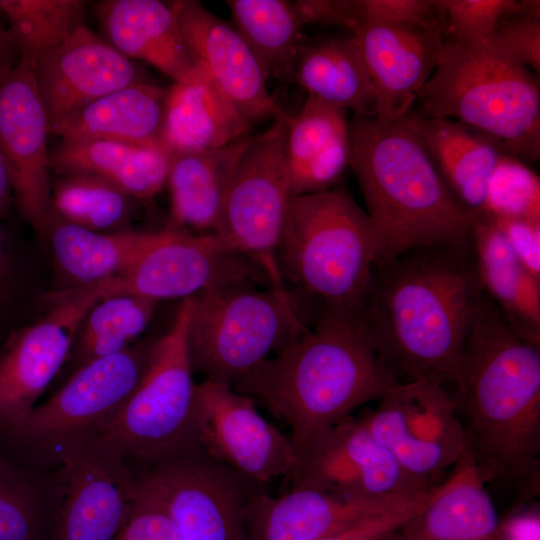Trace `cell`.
<instances>
[{
    "label": "cell",
    "mask_w": 540,
    "mask_h": 540,
    "mask_svg": "<svg viewBox=\"0 0 540 540\" xmlns=\"http://www.w3.org/2000/svg\"><path fill=\"white\" fill-rule=\"evenodd\" d=\"M191 299L181 300L168 330L152 342L146 369L119 412L93 437L148 465L197 446L196 383L187 346Z\"/></svg>",
    "instance_id": "cell-8"
},
{
    "label": "cell",
    "mask_w": 540,
    "mask_h": 540,
    "mask_svg": "<svg viewBox=\"0 0 540 540\" xmlns=\"http://www.w3.org/2000/svg\"><path fill=\"white\" fill-rule=\"evenodd\" d=\"M20 59V49L9 29L0 24V73L14 68Z\"/></svg>",
    "instance_id": "cell-49"
},
{
    "label": "cell",
    "mask_w": 540,
    "mask_h": 540,
    "mask_svg": "<svg viewBox=\"0 0 540 540\" xmlns=\"http://www.w3.org/2000/svg\"><path fill=\"white\" fill-rule=\"evenodd\" d=\"M194 418L202 450L250 481L264 487L293 472L297 452L289 435L268 422L250 396L204 379L195 387Z\"/></svg>",
    "instance_id": "cell-16"
},
{
    "label": "cell",
    "mask_w": 540,
    "mask_h": 540,
    "mask_svg": "<svg viewBox=\"0 0 540 540\" xmlns=\"http://www.w3.org/2000/svg\"><path fill=\"white\" fill-rule=\"evenodd\" d=\"M17 271L9 250L7 238L0 226V331L5 328L15 301Z\"/></svg>",
    "instance_id": "cell-48"
},
{
    "label": "cell",
    "mask_w": 540,
    "mask_h": 540,
    "mask_svg": "<svg viewBox=\"0 0 540 540\" xmlns=\"http://www.w3.org/2000/svg\"><path fill=\"white\" fill-rule=\"evenodd\" d=\"M157 231L95 232L68 223L51 210L45 230L60 270L79 288L113 278L128 269Z\"/></svg>",
    "instance_id": "cell-33"
},
{
    "label": "cell",
    "mask_w": 540,
    "mask_h": 540,
    "mask_svg": "<svg viewBox=\"0 0 540 540\" xmlns=\"http://www.w3.org/2000/svg\"><path fill=\"white\" fill-rule=\"evenodd\" d=\"M483 296L469 239L376 264L359 314L380 364L398 384L446 387Z\"/></svg>",
    "instance_id": "cell-1"
},
{
    "label": "cell",
    "mask_w": 540,
    "mask_h": 540,
    "mask_svg": "<svg viewBox=\"0 0 540 540\" xmlns=\"http://www.w3.org/2000/svg\"><path fill=\"white\" fill-rule=\"evenodd\" d=\"M235 284L270 287L263 272L225 247L213 233L194 234L172 226L154 240L123 273L106 280V296L129 294L155 302L191 298Z\"/></svg>",
    "instance_id": "cell-13"
},
{
    "label": "cell",
    "mask_w": 540,
    "mask_h": 540,
    "mask_svg": "<svg viewBox=\"0 0 540 540\" xmlns=\"http://www.w3.org/2000/svg\"><path fill=\"white\" fill-rule=\"evenodd\" d=\"M421 113L461 122L524 163L540 156V82L494 30L476 41L445 39L419 91Z\"/></svg>",
    "instance_id": "cell-6"
},
{
    "label": "cell",
    "mask_w": 540,
    "mask_h": 540,
    "mask_svg": "<svg viewBox=\"0 0 540 540\" xmlns=\"http://www.w3.org/2000/svg\"><path fill=\"white\" fill-rule=\"evenodd\" d=\"M187 346L194 372L234 387L309 325L290 294L253 284L191 297Z\"/></svg>",
    "instance_id": "cell-7"
},
{
    "label": "cell",
    "mask_w": 540,
    "mask_h": 540,
    "mask_svg": "<svg viewBox=\"0 0 540 540\" xmlns=\"http://www.w3.org/2000/svg\"><path fill=\"white\" fill-rule=\"evenodd\" d=\"M397 384L380 364L360 314L325 311L232 388L284 421L298 452Z\"/></svg>",
    "instance_id": "cell-3"
},
{
    "label": "cell",
    "mask_w": 540,
    "mask_h": 540,
    "mask_svg": "<svg viewBox=\"0 0 540 540\" xmlns=\"http://www.w3.org/2000/svg\"><path fill=\"white\" fill-rule=\"evenodd\" d=\"M355 37L378 99L376 117H404L429 80L444 45L440 31L363 24Z\"/></svg>",
    "instance_id": "cell-21"
},
{
    "label": "cell",
    "mask_w": 540,
    "mask_h": 540,
    "mask_svg": "<svg viewBox=\"0 0 540 540\" xmlns=\"http://www.w3.org/2000/svg\"><path fill=\"white\" fill-rule=\"evenodd\" d=\"M450 393L467 453L485 482L503 479L517 502L540 494V346L516 333L484 294Z\"/></svg>",
    "instance_id": "cell-2"
},
{
    "label": "cell",
    "mask_w": 540,
    "mask_h": 540,
    "mask_svg": "<svg viewBox=\"0 0 540 540\" xmlns=\"http://www.w3.org/2000/svg\"><path fill=\"white\" fill-rule=\"evenodd\" d=\"M358 420L404 471L430 485L467 453L454 400L440 384H397Z\"/></svg>",
    "instance_id": "cell-11"
},
{
    "label": "cell",
    "mask_w": 540,
    "mask_h": 540,
    "mask_svg": "<svg viewBox=\"0 0 540 540\" xmlns=\"http://www.w3.org/2000/svg\"><path fill=\"white\" fill-rule=\"evenodd\" d=\"M292 197L333 189L350 165L346 110L309 96L286 141Z\"/></svg>",
    "instance_id": "cell-25"
},
{
    "label": "cell",
    "mask_w": 540,
    "mask_h": 540,
    "mask_svg": "<svg viewBox=\"0 0 540 540\" xmlns=\"http://www.w3.org/2000/svg\"><path fill=\"white\" fill-rule=\"evenodd\" d=\"M249 138L215 149L172 153L166 181L172 227L213 233Z\"/></svg>",
    "instance_id": "cell-31"
},
{
    "label": "cell",
    "mask_w": 540,
    "mask_h": 540,
    "mask_svg": "<svg viewBox=\"0 0 540 540\" xmlns=\"http://www.w3.org/2000/svg\"><path fill=\"white\" fill-rule=\"evenodd\" d=\"M136 479L166 509L183 540H249L246 505L264 487L199 445L148 465Z\"/></svg>",
    "instance_id": "cell-10"
},
{
    "label": "cell",
    "mask_w": 540,
    "mask_h": 540,
    "mask_svg": "<svg viewBox=\"0 0 540 540\" xmlns=\"http://www.w3.org/2000/svg\"><path fill=\"white\" fill-rule=\"evenodd\" d=\"M186 44L208 74L250 123L284 115L267 88V75L236 27L201 2L170 4Z\"/></svg>",
    "instance_id": "cell-20"
},
{
    "label": "cell",
    "mask_w": 540,
    "mask_h": 540,
    "mask_svg": "<svg viewBox=\"0 0 540 540\" xmlns=\"http://www.w3.org/2000/svg\"><path fill=\"white\" fill-rule=\"evenodd\" d=\"M444 39L476 41L489 36L498 20L514 11L518 0H441Z\"/></svg>",
    "instance_id": "cell-40"
},
{
    "label": "cell",
    "mask_w": 540,
    "mask_h": 540,
    "mask_svg": "<svg viewBox=\"0 0 540 540\" xmlns=\"http://www.w3.org/2000/svg\"><path fill=\"white\" fill-rule=\"evenodd\" d=\"M104 40L126 58L145 61L174 82H192L206 69L192 53L169 4L105 0L94 5Z\"/></svg>",
    "instance_id": "cell-23"
},
{
    "label": "cell",
    "mask_w": 540,
    "mask_h": 540,
    "mask_svg": "<svg viewBox=\"0 0 540 540\" xmlns=\"http://www.w3.org/2000/svg\"><path fill=\"white\" fill-rule=\"evenodd\" d=\"M293 82L309 96L351 110L353 115H377V95L357 41L350 33L308 39L298 58Z\"/></svg>",
    "instance_id": "cell-32"
},
{
    "label": "cell",
    "mask_w": 540,
    "mask_h": 540,
    "mask_svg": "<svg viewBox=\"0 0 540 540\" xmlns=\"http://www.w3.org/2000/svg\"><path fill=\"white\" fill-rule=\"evenodd\" d=\"M470 240L484 293L516 333L540 346V279L524 267L488 215L475 217Z\"/></svg>",
    "instance_id": "cell-27"
},
{
    "label": "cell",
    "mask_w": 540,
    "mask_h": 540,
    "mask_svg": "<svg viewBox=\"0 0 540 540\" xmlns=\"http://www.w3.org/2000/svg\"><path fill=\"white\" fill-rule=\"evenodd\" d=\"M494 540H540V505L534 499L517 502L499 522Z\"/></svg>",
    "instance_id": "cell-47"
},
{
    "label": "cell",
    "mask_w": 540,
    "mask_h": 540,
    "mask_svg": "<svg viewBox=\"0 0 540 540\" xmlns=\"http://www.w3.org/2000/svg\"><path fill=\"white\" fill-rule=\"evenodd\" d=\"M156 304L129 294L103 297L95 303L76 335L65 364V380L83 365L131 346L149 325Z\"/></svg>",
    "instance_id": "cell-35"
},
{
    "label": "cell",
    "mask_w": 540,
    "mask_h": 540,
    "mask_svg": "<svg viewBox=\"0 0 540 540\" xmlns=\"http://www.w3.org/2000/svg\"><path fill=\"white\" fill-rule=\"evenodd\" d=\"M151 344L129 346L83 365L44 403L35 406L11 435L53 456L66 446L93 437L138 385Z\"/></svg>",
    "instance_id": "cell-12"
},
{
    "label": "cell",
    "mask_w": 540,
    "mask_h": 540,
    "mask_svg": "<svg viewBox=\"0 0 540 540\" xmlns=\"http://www.w3.org/2000/svg\"><path fill=\"white\" fill-rule=\"evenodd\" d=\"M495 31L510 50L533 72L540 73V2L520 0L517 8L502 16Z\"/></svg>",
    "instance_id": "cell-43"
},
{
    "label": "cell",
    "mask_w": 540,
    "mask_h": 540,
    "mask_svg": "<svg viewBox=\"0 0 540 540\" xmlns=\"http://www.w3.org/2000/svg\"><path fill=\"white\" fill-rule=\"evenodd\" d=\"M55 499L48 502L36 482L8 469L0 481V540H51Z\"/></svg>",
    "instance_id": "cell-38"
},
{
    "label": "cell",
    "mask_w": 540,
    "mask_h": 540,
    "mask_svg": "<svg viewBox=\"0 0 540 540\" xmlns=\"http://www.w3.org/2000/svg\"><path fill=\"white\" fill-rule=\"evenodd\" d=\"M378 251L366 211L346 191L292 197L277 250L291 298L311 323L325 311L359 313Z\"/></svg>",
    "instance_id": "cell-5"
},
{
    "label": "cell",
    "mask_w": 540,
    "mask_h": 540,
    "mask_svg": "<svg viewBox=\"0 0 540 540\" xmlns=\"http://www.w3.org/2000/svg\"><path fill=\"white\" fill-rule=\"evenodd\" d=\"M80 0H0V12L20 49L19 64L31 71L36 62L62 46L84 23Z\"/></svg>",
    "instance_id": "cell-36"
},
{
    "label": "cell",
    "mask_w": 540,
    "mask_h": 540,
    "mask_svg": "<svg viewBox=\"0 0 540 540\" xmlns=\"http://www.w3.org/2000/svg\"><path fill=\"white\" fill-rule=\"evenodd\" d=\"M296 3L306 25L340 27L350 34L360 26L358 0H299Z\"/></svg>",
    "instance_id": "cell-46"
},
{
    "label": "cell",
    "mask_w": 540,
    "mask_h": 540,
    "mask_svg": "<svg viewBox=\"0 0 540 540\" xmlns=\"http://www.w3.org/2000/svg\"><path fill=\"white\" fill-rule=\"evenodd\" d=\"M167 88L132 84L86 105L51 134L61 140H112L136 145L163 142ZM166 146V145H165Z\"/></svg>",
    "instance_id": "cell-30"
},
{
    "label": "cell",
    "mask_w": 540,
    "mask_h": 540,
    "mask_svg": "<svg viewBox=\"0 0 540 540\" xmlns=\"http://www.w3.org/2000/svg\"><path fill=\"white\" fill-rule=\"evenodd\" d=\"M106 295L105 282L74 289L34 324L13 331L0 351V429L13 434L66 364L89 310Z\"/></svg>",
    "instance_id": "cell-14"
},
{
    "label": "cell",
    "mask_w": 540,
    "mask_h": 540,
    "mask_svg": "<svg viewBox=\"0 0 540 540\" xmlns=\"http://www.w3.org/2000/svg\"><path fill=\"white\" fill-rule=\"evenodd\" d=\"M172 152L167 146L112 140H61L49 151L50 168L60 176L89 175L148 200L166 185Z\"/></svg>",
    "instance_id": "cell-26"
},
{
    "label": "cell",
    "mask_w": 540,
    "mask_h": 540,
    "mask_svg": "<svg viewBox=\"0 0 540 540\" xmlns=\"http://www.w3.org/2000/svg\"><path fill=\"white\" fill-rule=\"evenodd\" d=\"M250 127L207 71L167 88L163 142L172 153L223 147L248 138Z\"/></svg>",
    "instance_id": "cell-28"
},
{
    "label": "cell",
    "mask_w": 540,
    "mask_h": 540,
    "mask_svg": "<svg viewBox=\"0 0 540 540\" xmlns=\"http://www.w3.org/2000/svg\"><path fill=\"white\" fill-rule=\"evenodd\" d=\"M408 497L359 498L305 487H290L282 495L271 496L260 488L246 505L248 537L317 540Z\"/></svg>",
    "instance_id": "cell-22"
},
{
    "label": "cell",
    "mask_w": 540,
    "mask_h": 540,
    "mask_svg": "<svg viewBox=\"0 0 540 540\" xmlns=\"http://www.w3.org/2000/svg\"><path fill=\"white\" fill-rule=\"evenodd\" d=\"M360 26L380 24L443 33L441 0H358ZM359 26V27H360Z\"/></svg>",
    "instance_id": "cell-42"
},
{
    "label": "cell",
    "mask_w": 540,
    "mask_h": 540,
    "mask_svg": "<svg viewBox=\"0 0 540 540\" xmlns=\"http://www.w3.org/2000/svg\"><path fill=\"white\" fill-rule=\"evenodd\" d=\"M132 197L101 178L66 175L51 186V211L65 222L95 232L127 230Z\"/></svg>",
    "instance_id": "cell-37"
},
{
    "label": "cell",
    "mask_w": 540,
    "mask_h": 540,
    "mask_svg": "<svg viewBox=\"0 0 540 540\" xmlns=\"http://www.w3.org/2000/svg\"><path fill=\"white\" fill-rule=\"evenodd\" d=\"M405 118L453 198L474 216L483 213L489 179L506 153L500 143L456 120L412 110Z\"/></svg>",
    "instance_id": "cell-24"
},
{
    "label": "cell",
    "mask_w": 540,
    "mask_h": 540,
    "mask_svg": "<svg viewBox=\"0 0 540 540\" xmlns=\"http://www.w3.org/2000/svg\"><path fill=\"white\" fill-rule=\"evenodd\" d=\"M468 453L448 485L396 533L398 540H494L499 515Z\"/></svg>",
    "instance_id": "cell-29"
},
{
    "label": "cell",
    "mask_w": 540,
    "mask_h": 540,
    "mask_svg": "<svg viewBox=\"0 0 540 540\" xmlns=\"http://www.w3.org/2000/svg\"><path fill=\"white\" fill-rule=\"evenodd\" d=\"M51 540H114L137 493L125 459L94 438L62 448Z\"/></svg>",
    "instance_id": "cell-15"
},
{
    "label": "cell",
    "mask_w": 540,
    "mask_h": 540,
    "mask_svg": "<svg viewBox=\"0 0 540 540\" xmlns=\"http://www.w3.org/2000/svg\"><path fill=\"white\" fill-rule=\"evenodd\" d=\"M291 487L359 498H401L435 485L409 475L358 419L350 416L297 452Z\"/></svg>",
    "instance_id": "cell-17"
},
{
    "label": "cell",
    "mask_w": 540,
    "mask_h": 540,
    "mask_svg": "<svg viewBox=\"0 0 540 540\" xmlns=\"http://www.w3.org/2000/svg\"><path fill=\"white\" fill-rule=\"evenodd\" d=\"M442 490L436 485L317 540H389Z\"/></svg>",
    "instance_id": "cell-41"
},
{
    "label": "cell",
    "mask_w": 540,
    "mask_h": 540,
    "mask_svg": "<svg viewBox=\"0 0 540 540\" xmlns=\"http://www.w3.org/2000/svg\"><path fill=\"white\" fill-rule=\"evenodd\" d=\"M48 135L33 72L18 63L0 73V159L20 215L39 235L51 210Z\"/></svg>",
    "instance_id": "cell-18"
},
{
    "label": "cell",
    "mask_w": 540,
    "mask_h": 540,
    "mask_svg": "<svg viewBox=\"0 0 540 540\" xmlns=\"http://www.w3.org/2000/svg\"><path fill=\"white\" fill-rule=\"evenodd\" d=\"M114 540L183 539L166 509L145 492L137 481V493L131 512Z\"/></svg>",
    "instance_id": "cell-44"
},
{
    "label": "cell",
    "mask_w": 540,
    "mask_h": 540,
    "mask_svg": "<svg viewBox=\"0 0 540 540\" xmlns=\"http://www.w3.org/2000/svg\"><path fill=\"white\" fill-rule=\"evenodd\" d=\"M8 469V467H6L2 462H0V481L5 477Z\"/></svg>",
    "instance_id": "cell-51"
},
{
    "label": "cell",
    "mask_w": 540,
    "mask_h": 540,
    "mask_svg": "<svg viewBox=\"0 0 540 540\" xmlns=\"http://www.w3.org/2000/svg\"><path fill=\"white\" fill-rule=\"evenodd\" d=\"M232 24L261 64L267 78L293 82L294 70L308 38L296 1L228 0Z\"/></svg>",
    "instance_id": "cell-34"
},
{
    "label": "cell",
    "mask_w": 540,
    "mask_h": 540,
    "mask_svg": "<svg viewBox=\"0 0 540 540\" xmlns=\"http://www.w3.org/2000/svg\"><path fill=\"white\" fill-rule=\"evenodd\" d=\"M389 540H398L396 537V534L393 537H391Z\"/></svg>",
    "instance_id": "cell-52"
},
{
    "label": "cell",
    "mask_w": 540,
    "mask_h": 540,
    "mask_svg": "<svg viewBox=\"0 0 540 540\" xmlns=\"http://www.w3.org/2000/svg\"><path fill=\"white\" fill-rule=\"evenodd\" d=\"M540 222V181L520 159L504 153L489 179L483 213Z\"/></svg>",
    "instance_id": "cell-39"
},
{
    "label": "cell",
    "mask_w": 540,
    "mask_h": 540,
    "mask_svg": "<svg viewBox=\"0 0 540 540\" xmlns=\"http://www.w3.org/2000/svg\"><path fill=\"white\" fill-rule=\"evenodd\" d=\"M48 119L49 134L98 98L147 82L139 67L86 25L32 69Z\"/></svg>",
    "instance_id": "cell-19"
},
{
    "label": "cell",
    "mask_w": 540,
    "mask_h": 540,
    "mask_svg": "<svg viewBox=\"0 0 540 540\" xmlns=\"http://www.w3.org/2000/svg\"><path fill=\"white\" fill-rule=\"evenodd\" d=\"M489 217L504 234L524 267L540 279V222L520 218Z\"/></svg>",
    "instance_id": "cell-45"
},
{
    "label": "cell",
    "mask_w": 540,
    "mask_h": 540,
    "mask_svg": "<svg viewBox=\"0 0 540 540\" xmlns=\"http://www.w3.org/2000/svg\"><path fill=\"white\" fill-rule=\"evenodd\" d=\"M291 118L278 116L249 138L213 231L225 247L256 265L271 288L285 293L277 250L292 199L286 151Z\"/></svg>",
    "instance_id": "cell-9"
},
{
    "label": "cell",
    "mask_w": 540,
    "mask_h": 540,
    "mask_svg": "<svg viewBox=\"0 0 540 540\" xmlns=\"http://www.w3.org/2000/svg\"><path fill=\"white\" fill-rule=\"evenodd\" d=\"M14 202L9 180L0 159V218L4 217Z\"/></svg>",
    "instance_id": "cell-50"
},
{
    "label": "cell",
    "mask_w": 540,
    "mask_h": 540,
    "mask_svg": "<svg viewBox=\"0 0 540 540\" xmlns=\"http://www.w3.org/2000/svg\"><path fill=\"white\" fill-rule=\"evenodd\" d=\"M350 167L375 230L376 264L414 248L468 241L476 216L453 198L405 116L353 115Z\"/></svg>",
    "instance_id": "cell-4"
}]
</instances>
